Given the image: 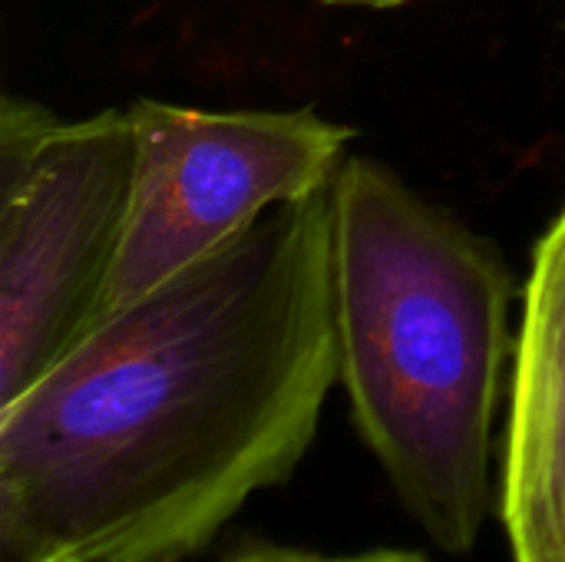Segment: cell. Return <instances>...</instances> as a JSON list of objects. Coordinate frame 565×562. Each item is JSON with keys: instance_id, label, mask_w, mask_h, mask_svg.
Returning <instances> with one entry per match:
<instances>
[{"instance_id": "1", "label": "cell", "mask_w": 565, "mask_h": 562, "mask_svg": "<svg viewBox=\"0 0 565 562\" xmlns=\"http://www.w3.org/2000/svg\"><path fill=\"white\" fill-rule=\"evenodd\" d=\"M338 384L331 189L106 311L0 407V562H182L295 474Z\"/></svg>"}, {"instance_id": "2", "label": "cell", "mask_w": 565, "mask_h": 562, "mask_svg": "<svg viewBox=\"0 0 565 562\" xmlns=\"http://www.w3.org/2000/svg\"><path fill=\"white\" fill-rule=\"evenodd\" d=\"M331 209L338 381L401 503L463 556L490 510L513 268L374 159H344Z\"/></svg>"}, {"instance_id": "3", "label": "cell", "mask_w": 565, "mask_h": 562, "mask_svg": "<svg viewBox=\"0 0 565 562\" xmlns=\"http://www.w3.org/2000/svg\"><path fill=\"white\" fill-rule=\"evenodd\" d=\"M136 172L126 109L63 119L0 103V407L33 388L103 315Z\"/></svg>"}, {"instance_id": "4", "label": "cell", "mask_w": 565, "mask_h": 562, "mask_svg": "<svg viewBox=\"0 0 565 562\" xmlns=\"http://www.w3.org/2000/svg\"><path fill=\"white\" fill-rule=\"evenodd\" d=\"M129 116L132 199L103 315L232 245L265 212L331 189L354 136L308 106L199 109L136 99Z\"/></svg>"}, {"instance_id": "5", "label": "cell", "mask_w": 565, "mask_h": 562, "mask_svg": "<svg viewBox=\"0 0 565 562\" xmlns=\"http://www.w3.org/2000/svg\"><path fill=\"white\" fill-rule=\"evenodd\" d=\"M500 513L513 562H565V209L523 288Z\"/></svg>"}, {"instance_id": "6", "label": "cell", "mask_w": 565, "mask_h": 562, "mask_svg": "<svg viewBox=\"0 0 565 562\" xmlns=\"http://www.w3.org/2000/svg\"><path fill=\"white\" fill-rule=\"evenodd\" d=\"M225 562H434L414 550H374L354 556H311V553H288V550H252L245 556H232Z\"/></svg>"}, {"instance_id": "7", "label": "cell", "mask_w": 565, "mask_h": 562, "mask_svg": "<svg viewBox=\"0 0 565 562\" xmlns=\"http://www.w3.org/2000/svg\"><path fill=\"white\" fill-rule=\"evenodd\" d=\"M321 3H344V7H401L407 0H321Z\"/></svg>"}]
</instances>
